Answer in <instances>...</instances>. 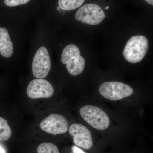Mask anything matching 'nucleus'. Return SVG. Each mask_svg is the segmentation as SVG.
<instances>
[{
    "label": "nucleus",
    "instance_id": "obj_14",
    "mask_svg": "<svg viewBox=\"0 0 153 153\" xmlns=\"http://www.w3.org/2000/svg\"><path fill=\"white\" fill-rule=\"evenodd\" d=\"M71 151H72L71 153H86L76 146H72L71 147Z\"/></svg>",
    "mask_w": 153,
    "mask_h": 153
},
{
    "label": "nucleus",
    "instance_id": "obj_6",
    "mask_svg": "<svg viewBox=\"0 0 153 153\" xmlns=\"http://www.w3.org/2000/svg\"><path fill=\"white\" fill-rule=\"evenodd\" d=\"M51 60L49 52L45 47H41L36 52L32 63V71L37 78L47 76L51 69Z\"/></svg>",
    "mask_w": 153,
    "mask_h": 153
},
{
    "label": "nucleus",
    "instance_id": "obj_1",
    "mask_svg": "<svg viewBox=\"0 0 153 153\" xmlns=\"http://www.w3.org/2000/svg\"><path fill=\"white\" fill-rule=\"evenodd\" d=\"M149 47V42L146 37L132 36L126 44L123 54L128 62L131 63H139L146 56Z\"/></svg>",
    "mask_w": 153,
    "mask_h": 153
},
{
    "label": "nucleus",
    "instance_id": "obj_4",
    "mask_svg": "<svg viewBox=\"0 0 153 153\" xmlns=\"http://www.w3.org/2000/svg\"><path fill=\"white\" fill-rule=\"evenodd\" d=\"M99 92L104 98L112 101L128 97L133 93L129 85L117 81L105 82L99 88Z\"/></svg>",
    "mask_w": 153,
    "mask_h": 153
},
{
    "label": "nucleus",
    "instance_id": "obj_15",
    "mask_svg": "<svg viewBox=\"0 0 153 153\" xmlns=\"http://www.w3.org/2000/svg\"><path fill=\"white\" fill-rule=\"evenodd\" d=\"M147 4L153 6V0H144Z\"/></svg>",
    "mask_w": 153,
    "mask_h": 153
},
{
    "label": "nucleus",
    "instance_id": "obj_11",
    "mask_svg": "<svg viewBox=\"0 0 153 153\" xmlns=\"http://www.w3.org/2000/svg\"><path fill=\"white\" fill-rule=\"evenodd\" d=\"M85 0H57V10L61 11H70L80 7Z\"/></svg>",
    "mask_w": 153,
    "mask_h": 153
},
{
    "label": "nucleus",
    "instance_id": "obj_12",
    "mask_svg": "<svg viewBox=\"0 0 153 153\" xmlns=\"http://www.w3.org/2000/svg\"><path fill=\"white\" fill-rule=\"evenodd\" d=\"M12 135V130L7 121L0 117V141L5 142L10 139Z\"/></svg>",
    "mask_w": 153,
    "mask_h": 153
},
{
    "label": "nucleus",
    "instance_id": "obj_3",
    "mask_svg": "<svg viewBox=\"0 0 153 153\" xmlns=\"http://www.w3.org/2000/svg\"><path fill=\"white\" fill-rule=\"evenodd\" d=\"M79 113L84 120L96 129L104 130L109 126V117L103 110L98 107L85 105L80 108Z\"/></svg>",
    "mask_w": 153,
    "mask_h": 153
},
{
    "label": "nucleus",
    "instance_id": "obj_8",
    "mask_svg": "<svg viewBox=\"0 0 153 153\" xmlns=\"http://www.w3.org/2000/svg\"><path fill=\"white\" fill-rule=\"evenodd\" d=\"M30 98L36 99L51 97L54 93V89L51 83L43 78H38L30 81L27 90Z\"/></svg>",
    "mask_w": 153,
    "mask_h": 153
},
{
    "label": "nucleus",
    "instance_id": "obj_10",
    "mask_svg": "<svg viewBox=\"0 0 153 153\" xmlns=\"http://www.w3.org/2000/svg\"><path fill=\"white\" fill-rule=\"evenodd\" d=\"M13 52V46L8 30L0 27V53L3 57L9 58Z\"/></svg>",
    "mask_w": 153,
    "mask_h": 153
},
{
    "label": "nucleus",
    "instance_id": "obj_13",
    "mask_svg": "<svg viewBox=\"0 0 153 153\" xmlns=\"http://www.w3.org/2000/svg\"><path fill=\"white\" fill-rule=\"evenodd\" d=\"M38 153H60L56 145L50 143L41 144L37 148Z\"/></svg>",
    "mask_w": 153,
    "mask_h": 153
},
{
    "label": "nucleus",
    "instance_id": "obj_9",
    "mask_svg": "<svg viewBox=\"0 0 153 153\" xmlns=\"http://www.w3.org/2000/svg\"><path fill=\"white\" fill-rule=\"evenodd\" d=\"M69 133L73 137V142L77 146L89 149L93 146V140L90 131L81 124L74 123L70 126Z\"/></svg>",
    "mask_w": 153,
    "mask_h": 153
},
{
    "label": "nucleus",
    "instance_id": "obj_7",
    "mask_svg": "<svg viewBox=\"0 0 153 153\" xmlns=\"http://www.w3.org/2000/svg\"><path fill=\"white\" fill-rule=\"evenodd\" d=\"M68 126L66 118L56 114L49 115L40 124L42 130L54 135L66 133L68 130Z\"/></svg>",
    "mask_w": 153,
    "mask_h": 153
},
{
    "label": "nucleus",
    "instance_id": "obj_16",
    "mask_svg": "<svg viewBox=\"0 0 153 153\" xmlns=\"http://www.w3.org/2000/svg\"><path fill=\"white\" fill-rule=\"evenodd\" d=\"M0 153H6L4 149L1 146H0Z\"/></svg>",
    "mask_w": 153,
    "mask_h": 153
},
{
    "label": "nucleus",
    "instance_id": "obj_2",
    "mask_svg": "<svg viewBox=\"0 0 153 153\" xmlns=\"http://www.w3.org/2000/svg\"><path fill=\"white\" fill-rule=\"evenodd\" d=\"M60 60L63 64H66L68 73L73 76L81 74L85 68V59L80 55L79 48L74 44H69L64 48Z\"/></svg>",
    "mask_w": 153,
    "mask_h": 153
},
{
    "label": "nucleus",
    "instance_id": "obj_5",
    "mask_svg": "<svg viewBox=\"0 0 153 153\" xmlns=\"http://www.w3.org/2000/svg\"><path fill=\"white\" fill-rule=\"evenodd\" d=\"M74 17L76 20L82 23L96 25L103 21L105 16L100 6L94 4H88L80 7L76 11Z\"/></svg>",
    "mask_w": 153,
    "mask_h": 153
}]
</instances>
